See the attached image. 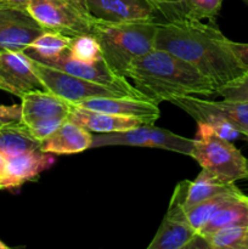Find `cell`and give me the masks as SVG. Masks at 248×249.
<instances>
[{"label": "cell", "mask_w": 248, "mask_h": 249, "mask_svg": "<svg viewBox=\"0 0 248 249\" xmlns=\"http://www.w3.org/2000/svg\"><path fill=\"white\" fill-rule=\"evenodd\" d=\"M155 48L191 63L216 89L242 77L247 70L215 22L182 19L158 24Z\"/></svg>", "instance_id": "cell-1"}, {"label": "cell", "mask_w": 248, "mask_h": 249, "mask_svg": "<svg viewBox=\"0 0 248 249\" xmlns=\"http://www.w3.org/2000/svg\"><path fill=\"white\" fill-rule=\"evenodd\" d=\"M128 79L145 100L158 105L173 97H211L216 87L191 63L165 50L153 48L134 61L128 71Z\"/></svg>", "instance_id": "cell-2"}, {"label": "cell", "mask_w": 248, "mask_h": 249, "mask_svg": "<svg viewBox=\"0 0 248 249\" xmlns=\"http://www.w3.org/2000/svg\"><path fill=\"white\" fill-rule=\"evenodd\" d=\"M158 22L109 23L94 19L91 34L99 41L101 56L116 75L128 79L134 61L155 48Z\"/></svg>", "instance_id": "cell-3"}, {"label": "cell", "mask_w": 248, "mask_h": 249, "mask_svg": "<svg viewBox=\"0 0 248 249\" xmlns=\"http://www.w3.org/2000/svg\"><path fill=\"white\" fill-rule=\"evenodd\" d=\"M191 157L202 169L228 184L248 178V160L233 146L232 141L213 134L197 133Z\"/></svg>", "instance_id": "cell-4"}, {"label": "cell", "mask_w": 248, "mask_h": 249, "mask_svg": "<svg viewBox=\"0 0 248 249\" xmlns=\"http://www.w3.org/2000/svg\"><path fill=\"white\" fill-rule=\"evenodd\" d=\"M27 9L45 31L70 38L91 34L94 18L78 0H31Z\"/></svg>", "instance_id": "cell-5"}, {"label": "cell", "mask_w": 248, "mask_h": 249, "mask_svg": "<svg viewBox=\"0 0 248 249\" xmlns=\"http://www.w3.org/2000/svg\"><path fill=\"white\" fill-rule=\"evenodd\" d=\"M195 139H187L167 129L157 128L152 124H142L128 130L92 135L91 147L104 146H135L151 147L181 153L191 157Z\"/></svg>", "instance_id": "cell-6"}, {"label": "cell", "mask_w": 248, "mask_h": 249, "mask_svg": "<svg viewBox=\"0 0 248 249\" xmlns=\"http://www.w3.org/2000/svg\"><path fill=\"white\" fill-rule=\"evenodd\" d=\"M29 61H31L32 70L43 84L44 90H48L72 104H78L83 100L91 99V97L129 96L121 90L112 89L100 83L83 79L77 75L70 74L57 68H53L32 58H29Z\"/></svg>", "instance_id": "cell-7"}, {"label": "cell", "mask_w": 248, "mask_h": 249, "mask_svg": "<svg viewBox=\"0 0 248 249\" xmlns=\"http://www.w3.org/2000/svg\"><path fill=\"white\" fill-rule=\"evenodd\" d=\"M189 180L180 181L173 192L169 207L148 249H186L196 231L190 225L185 209Z\"/></svg>", "instance_id": "cell-8"}, {"label": "cell", "mask_w": 248, "mask_h": 249, "mask_svg": "<svg viewBox=\"0 0 248 249\" xmlns=\"http://www.w3.org/2000/svg\"><path fill=\"white\" fill-rule=\"evenodd\" d=\"M170 104L186 112L197 123L207 118H221L229 122L248 136V102L223 99L221 101H208L195 95L173 97Z\"/></svg>", "instance_id": "cell-9"}, {"label": "cell", "mask_w": 248, "mask_h": 249, "mask_svg": "<svg viewBox=\"0 0 248 249\" xmlns=\"http://www.w3.org/2000/svg\"><path fill=\"white\" fill-rule=\"evenodd\" d=\"M44 32L27 7L0 0V51H23Z\"/></svg>", "instance_id": "cell-10"}, {"label": "cell", "mask_w": 248, "mask_h": 249, "mask_svg": "<svg viewBox=\"0 0 248 249\" xmlns=\"http://www.w3.org/2000/svg\"><path fill=\"white\" fill-rule=\"evenodd\" d=\"M40 63L50 66L53 68H57V70L63 71V72L70 73V74L77 75V77L83 78V79L91 80V82L100 83V84L112 88V89L121 90V91L125 92L130 97L143 99L140 92L134 88L133 84L128 82L126 78L118 77L109 70L104 58H100L95 62H82V61L73 58L70 55V51L67 50L61 53L60 56H57V57L44 61V62Z\"/></svg>", "instance_id": "cell-11"}, {"label": "cell", "mask_w": 248, "mask_h": 249, "mask_svg": "<svg viewBox=\"0 0 248 249\" xmlns=\"http://www.w3.org/2000/svg\"><path fill=\"white\" fill-rule=\"evenodd\" d=\"M96 21L109 23L156 21L157 11L146 0H78Z\"/></svg>", "instance_id": "cell-12"}, {"label": "cell", "mask_w": 248, "mask_h": 249, "mask_svg": "<svg viewBox=\"0 0 248 249\" xmlns=\"http://www.w3.org/2000/svg\"><path fill=\"white\" fill-rule=\"evenodd\" d=\"M53 155L40 150L28 151L7 158L4 177L0 182V190L17 189L24 182L35 179L41 173L53 167Z\"/></svg>", "instance_id": "cell-13"}, {"label": "cell", "mask_w": 248, "mask_h": 249, "mask_svg": "<svg viewBox=\"0 0 248 249\" xmlns=\"http://www.w3.org/2000/svg\"><path fill=\"white\" fill-rule=\"evenodd\" d=\"M78 106L92 111L107 112L122 117H130L142 121L145 124H153L159 118L158 105L143 99L129 96L91 97L78 102Z\"/></svg>", "instance_id": "cell-14"}, {"label": "cell", "mask_w": 248, "mask_h": 249, "mask_svg": "<svg viewBox=\"0 0 248 249\" xmlns=\"http://www.w3.org/2000/svg\"><path fill=\"white\" fill-rule=\"evenodd\" d=\"M0 79L18 97L31 90L44 89L23 51H0Z\"/></svg>", "instance_id": "cell-15"}, {"label": "cell", "mask_w": 248, "mask_h": 249, "mask_svg": "<svg viewBox=\"0 0 248 249\" xmlns=\"http://www.w3.org/2000/svg\"><path fill=\"white\" fill-rule=\"evenodd\" d=\"M21 122L31 124L33 122L51 117H67L73 104L44 89L27 91L21 97Z\"/></svg>", "instance_id": "cell-16"}, {"label": "cell", "mask_w": 248, "mask_h": 249, "mask_svg": "<svg viewBox=\"0 0 248 249\" xmlns=\"http://www.w3.org/2000/svg\"><path fill=\"white\" fill-rule=\"evenodd\" d=\"M92 134L74 122L65 121L46 140L40 142V151L53 156L74 155L91 147Z\"/></svg>", "instance_id": "cell-17"}, {"label": "cell", "mask_w": 248, "mask_h": 249, "mask_svg": "<svg viewBox=\"0 0 248 249\" xmlns=\"http://www.w3.org/2000/svg\"><path fill=\"white\" fill-rule=\"evenodd\" d=\"M67 119L79 124L90 133L95 134L117 133V131L128 130V129L145 124L138 118L122 117L101 111H92V109L84 108L75 104H73Z\"/></svg>", "instance_id": "cell-18"}, {"label": "cell", "mask_w": 248, "mask_h": 249, "mask_svg": "<svg viewBox=\"0 0 248 249\" xmlns=\"http://www.w3.org/2000/svg\"><path fill=\"white\" fill-rule=\"evenodd\" d=\"M33 150H40V142L31 135L26 124L19 122L0 126V152L5 157H15Z\"/></svg>", "instance_id": "cell-19"}, {"label": "cell", "mask_w": 248, "mask_h": 249, "mask_svg": "<svg viewBox=\"0 0 248 249\" xmlns=\"http://www.w3.org/2000/svg\"><path fill=\"white\" fill-rule=\"evenodd\" d=\"M228 226H248V197L245 194L214 214L199 233L207 235Z\"/></svg>", "instance_id": "cell-20"}, {"label": "cell", "mask_w": 248, "mask_h": 249, "mask_svg": "<svg viewBox=\"0 0 248 249\" xmlns=\"http://www.w3.org/2000/svg\"><path fill=\"white\" fill-rule=\"evenodd\" d=\"M242 195L243 194L240 191V189L236 186L235 189L230 190V191L215 195V196L204 199L201 203L191 207L186 211V216L190 225L196 232H199L203 229V226L213 218L214 214L218 213L223 207H225L226 204L230 203L237 197L242 196Z\"/></svg>", "instance_id": "cell-21"}, {"label": "cell", "mask_w": 248, "mask_h": 249, "mask_svg": "<svg viewBox=\"0 0 248 249\" xmlns=\"http://www.w3.org/2000/svg\"><path fill=\"white\" fill-rule=\"evenodd\" d=\"M235 187V184H228V182L221 181L213 174L202 169L198 177L194 181H190L186 199H185V209L187 211L191 207L203 202L204 199H208L215 195L223 194V192L230 191Z\"/></svg>", "instance_id": "cell-22"}, {"label": "cell", "mask_w": 248, "mask_h": 249, "mask_svg": "<svg viewBox=\"0 0 248 249\" xmlns=\"http://www.w3.org/2000/svg\"><path fill=\"white\" fill-rule=\"evenodd\" d=\"M71 38L57 32L45 31L28 48L23 50L26 56L38 62L51 60L70 49Z\"/></svg>", "instance_id": "cell-23"}, {"label": "cell", "mask_w": 248, "mask_h": 249, "mask_svg": "<svg viewBox=\"0 0 248 249\" xmlns=\"http://www.w3.org/2000/svg\"><path fill=\"white\" fill-rule=\"evenodd\" d=\"M203 236L208 249H248V226H228Z\"/></svg>", "instance_id": "cell-24"}, {"label": "cell", "mask_w": 248, "mask_h": 249, "mask_svg": "<svg viewBox=\"0 0 248 249\" xmlns=\"http://www.w3.org/2000/svg\"><path fill=\"white\" fill-rule=\"evenodd\" d=\"M70 55L82 62H95L102 58L99 41L92 34H82L71 38Z\"/></svg>", "instance_id": "cell-25"}, {"label": "cell", "mask_w": 248, "mask_h": 249, "mask_svg": "<svg viewBox=\"0 0 248 249\" xmlns=\"http://www.w3.org/2000/svg\"><path fill=\"white\" fill-rule=\"evenodd\" d=\"M223 0H187V19L215 22Z\"/></svg>", "instance_id": "cell-26"}, {"label": "cell", "mask_w": 248, "mask_h": 249, "mask_svg": "<svg viewBox=\"0 0 248 249\" xmlns=\"http://www.w3.org/2000/svg\"><path fill=\"white\" fill-rule=\"evenodd\" d=\"M165 22H177L187 18V0H146Z\"/></svg>", "instance_id": "cell-27"}, {"label": "cell", "mask_w": 248, "mask_h": 249, "mask_svg": "<svg viewBox=\"0 0 248 249\" xmlns=\"http://www.w3.org/2000/svg\"><path fill=\"white\" fill-rule=\"evenodd\" d=\"M197 133H207L213 134L225 140L233 141L240 138L242 134L236 126L230 124L229 122L224 121L221 118H207L203 122L197 123Z\"/></svg>", "instance_id": "cell-28"}, {"label": "cell", "mask_w": 248, "mask_h": 249, "mask_svg": "<svg viewBox=\"0 0 248 249\" xmlns=\"http://www.w3.org/2000/svg\"><path fill=\"white\" fill-rule=\"evenodd\" d=\"M65 121H67V117H51V118L39 119L33 123L27 124V128L31 135L36 141L41 142L53 135Z\"/></svg>", "instance_id": "cell-29"}, {"label": "cell", "mask_w": 248, "mask_h": 249, "mask_svg": "<svg viewBox=\"0 0 248 249\" xmlns=\"http://www.w3.org/2000/svg\"><path fill=\"white\" fill-rule=\"evenodd\" d=\"M216 95L226 100L248 102V72L233 82L218 88Z\"/></svg>", "instance_id": "cell-30"}, {"label": "cell", "mask_w": 248, "mask_h": 249, "mask_svg": "<svg viewBox=\"0 0 248 249\" xmlns=\"http://www.w3.org/2000/svg\"><path fill=\"white\" fill-rule=\"evenodd\" d=\"M21 122V105H0V126Z\"/></svg>", "instance_id": "cell-31"}, {"label": "cell", "mask_w": 248, "mask_h": 249, "mask_svg": "<svg viewBox=\"0 0 248 249\" xmlns=\"http://www.w3.org/2000/svg\"><path fill=\"white\" fill-rule=\"evenodd\" d=\"M231 46L248 72V43H236L231 40Z\"/></svg>", "instance_id": "cell-32"}, {"label": "cell", "mask_w": 248, "mask_h": 249, "mask_svg": "<svg viewBox=\"0 0 248 249\" xmlns=\"http://www.w3.org/2000/svg\"><path fill=\"white\" fill-rule=\"evenodd\" d=\"M2 1L7 2V4L15 5V6L27 7V6H28V2L31 1V0H2Z\"/></svg>", "instance_id": "cell-33"}, {"label": "cell", "mask_w": 248, "mask_h": 249, "mask_svg": "<svg viewBox=\"0 0 248 249\" xmlns=\"http://www.w3.org/2000/svg\"><path fill=\"white\" fill-rule=\"evenodd\" d=\"M6 160L7 158L0 152V182H1L2 177H4V173H5V168H6Z\"/></svg>", "instance_id": "cell-34"}, {"label": "cell", "mask_w": 248, "mask_h": 249, "mask_svg": "<svg viewBox=\"0 0 248 249\" xmlns=\"http://www.w3.org/2000/svg\"><path fill=\"white\" fill-rule=\"evenodd\" d=\"M0 90H2V91H6V92H9V94L14 95V91H12L11 88H10L9 85L6 84V83L2 82L1 79H0Z\"/></svg>", "instance_id": "cell-35"}, {"label": "cell", "mask_w": 248, "mask_h": 249, "mask_svg": "<svg viewBox=\"0 0 248 249\" xmlns=\"http://www.w3.org/2000/svg\"><path fill=\"white\" fill-rule=\"evenodd\" d=\"M10 247L7 245H5L1 240H0V249H9Z\"/></svg>", "instance_id": "cell-36"}, {"label": "cell", "mask_w": 248, "mask_h": 249, "mask_svg": "<svg viewBox=\"0 0 248 249\" xmlns=\"http://www.w3.org/2000/svg\"><path fill=\"white\" fill-rule=\"evenodd\" d=\"M243 1H245V4L248 6V0H243Z\"/></svg>", "instance_id": "cell-37"}, {"label": "cell", "mask_w": 248, "mask_h": 249, "mask_svg": "<svg viewBox=\"0 0 248 249\" xmlns=\"http://www.w3.org/2000/svg\"><path fill=\"white\" fill-rule=\"evenodd\" d=\"M246 140H247V141H248V136H246ZM247 179H248V178H247Z\"/></svg>", "instance_id": "cell-38"}, {"label": "cell", "mask_w": 248, "mask_h": 249, "mask_svg": "<svg viewBox=\"0 0 248 249\" xmlns=\"http://www.w3.org/2000/svg\"><path fill=\"white\" fill-rule=\"evenodd\" d=\"M2 82H4V80H2Z\"/></svg>", "instance_id": "cell-39"}]
</instances>
